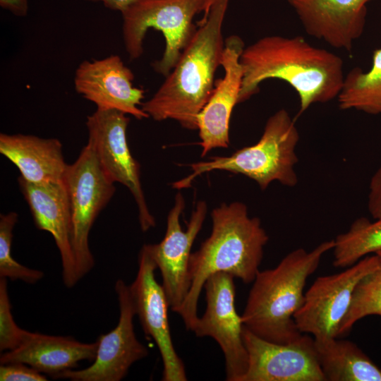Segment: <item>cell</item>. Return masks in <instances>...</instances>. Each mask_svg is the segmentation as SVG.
Masks as SVG:
<instances>
[{
	"label": "cell",
	"instance_id": "1",
	"mask_svg": "<svg viewBox=\"0 0 381 381\" xmlns=\"http://www.w3.org/2000/svg\"><path fill=\"white\" fill-rule=\"evenodd\" d=\"M243 78L238 104L259 91L262 82L279 79L296 92L299 112L337 98L344 80L342 59L310 44L303 37L265 36L244 48Z\"/></svg>",
	"mask_w": 381,
	"mask_h": 381
},
{
	"label": "cell",
	"instance_id": "2",
	"mask_svg": "<svg viewBox=\"0 0 381 381\" xmlns=\"http://www.w3.org/2000/svg\"><path fill=\"white\" fill-rule=\"evenodd\" d=\"M229 1L214 0L164 83L143 102L140 107L149 117L173 119L185 128L198 129V115L213 92L215 72L222 65V30Z\"/></svg>",
	"mask_w": 381,
	"mask_h": 381
},
{
	"label": "cell",
	"instance_id": "3",
	"mask_svg": "<svg viewBox=\"0 0 381 381\" xmlns=\"http://www.w3.org/2000/svg\"><path fill=\"white\" fill-rule=\"evenodd\" d=\"M212 228L189 260L190 286L178 311L185 327L192 331L198 318V302L207 279L213 274L226 272L245 284L253 282L269 239L258 217L248 215L241 202L222 203L211 213Z\"/></svg>",
	"mask_w": 381,
	"mask_h": 381
},
{
	"label": "cell",
	"instance_id": "4",
	"mask_svg": "<svg viewBox=\"0 0 381 381\" xmlns=\"http://www.w3.org/2000/svg\"><path fill=\"white\" fill-rule=\"evenodd\" d=\"M334 245L333 239L310 251L296 248L274 268L259 270L241 315L243 326L274 343L287 344L300 337L303 333L296 326L294 315L304 303L306 281Z\"/></svg>",
	"mask_w": 381,
	"mask_h": 381
},
{
	"label": "cell",
	"instance_id": "5",
	"mask_svg": "<svg viewBox=\"0 0 381 381\" xmlns=\"http://www.w3.org/2000/svg\"><path fill=\"white\" fill-rule=\"evenodd\" d=\"M299 138L294 121L286 109H281L269 117L257 143L230 156H215L208 161L190 164L192 173L174 182L172 186L177 189L188 188L197 176L222 170L254 180L262 190L274 181L294 187L298 183L295 166L298 162L296 147Z\"/></svg>",
	"mask_w": 381,
	"mask_h": 381
},
{
	"label": "cell",
	"instance_id": "6",
	"mask_svg": "<svg viewBox=\"0 0 381 381\" xmlns=\"http://www.w3.org/2000/svg\"><path fill=\"white\" fill-rule=\"evenodd\" d=\"M214 0H135L121 12L122 35L129 58L143 53V42L150 28L160 31L165 39L162 58L152 66L165 77L176 65L183 49L196 30L195 15L206 14Z\"/></svg>",
	"mask_w": 381,
	"mask_h": 381
},
{
	"label": "cell",
	"instance_id": "7",
	"mask_svg": "<svg viewBox=\"0 0 381 381\" xmlns=\"http://www.w3.org/2000/svg\"><path fill=\"white\" fill-rule=\"evenodd\" d=\"M71 221V246L80 279L95 265L89 234L95 220L116 191L103 171L95 150L87 143L77 159L68 164L64 179Z\"/></svg>",
	"mask_w": 381,
	"mask_h": 381
},
{
	"label": "cell",
	"instance_id": "8",
	"mask_svg": "<svg viewBox=\"0 0 381 381\" xmlns=\"http://www.w3.org/2000/svg\"><path fill=\"white\" fill-rule=\"evenodd\" d=\"M130 121L127 114L116 110L96 109L87 116L89 143L109 179L120 183L131 192L137 204L138 220L143 231L155 226L148 210L140 182V166L132 156L126 131Z\"/></svg>",
	"mask_w": 381,
	"mask_h": 381
},
{
	"label": "cell",
	"instance_id": "9",
	"mask_svg": "<svg viewBox=\"0 0 381 381\" xmlns=\"http://www.w3.org/2000/svg\"><path fill=\"white\" fill-rule=\"evenodd\" d=\"M380 264V256L374 253L344 271L318 277L305 292L304 303L294 315L299 331L314 338L338 337L356 286Z\"/></svg>",
	"mask_w": 381,
	"mask_h": 381
},
{
	"label": "cell",
	"instance_id": "10",
	"mask_svg": "<svg viewBox=\"0 0 381 381\" xmlns=\"http://www.w3.org/2000/svg\"><path fill=\"white\" fill-rule=\"evenodd\" d=\"M234 279L231 274L219 272L207 279L206 309L192 331L196 337H210L217 341L225 360L226 380L241 381L247 370L248 356L242 337L241 315L236 309Z\"/></svg>",
	"mask_w": 381,
	"mask_h": 381
},
{
	"label": "cell",
	"instance_id": "11",
	"mask_svg": "<svg viewBox=\"0 0 381 381\" xmlns=\"http://www.w3.org/2000/svg\"><path fill=\"white\" fill-rule=\"evenodd\" d=\"M185 208L183 195L178 193L167 216L164 238L157 244L146 246L159 270L162 286L170 308L178 313L190 289L189 260L193 243L200 231L207 210V204L199 201L193 210L186 230L180 224Z\"/></svg>",
	"mask_w": 381,
	"mask_h": 381
},
{
	"label": "cell",
	"instance_id": "12",
	"mask_svg": "<svg viewBox=\"0 0 381 381\" xmlns=\"http://www.w3.org/2000/svg\"><path fill=\"white\" fill-rule=\"evenodd\" d=\"M120 315L116 327L98 339L97 351L92 365L81 370H68L54 379L73 381H119L131 366L148 356L147 349L136 338L133 318L136 315L130 286L123 280L115 283Z\"/></svg>",
	"mask_w": 381,
	"mask_h": 381
},
{
	"label": "cell",
	"instance_id": "13",
	"mask_svg": "<svg viewBox=\"0 0 381 381\" xmlns=\"http://www.w3.org/2000/svg\"><path fill=\"white\" fill-rule=\"evenodd\" d=\"M242 337L248 363L241 381H325L313 336L303 333L291 342L278 344L243 326Z\"/></svg>",
	"mask_w": 381,
	"mask_h": 381
},
{
	"label": "cell",
	"instance_id": "14",
	"mask_svg": "<svg viewBox=\"0 0 381 381\" xmlns=\"http://www.w3.org/2000/svg\"><path fill=\"white\" fill-rule=\"evenodd\" d=\"M157 268L146 244L138 258V270L129 285L135 313L146 335L158 347L163 363V381H186L185 365L176 351L168 318L169 303L163 288L155 279Z\"/></svg>",
	"mask_w": 381,
	"mask_h": 381
},
{
	"label": "cell",
	"instance_id": "15",
	"mask_svg": "<svg viewBox=\"0 0 381 381\" xmlns=\"http://www.w3.org/2000/svg\"><path fill=\"white\" fill-rule=\"evenodd\" d=\"M134 74L117 55L85 60L75 70L74 87L97 109L116 110L137 119L148 118L141 107L145 91L133 85Z\"/></svg>",
	"mask_w": 381,
	"mask_h": 381
},
{
	"label": "cell",
	"instance_id": "16",
	"mask_svg": "<svg viewBox=\"0 0 381 381\" xmlns=\"http://www.w3.org/2000/svg\"><path fill=\"white\" fill-rule=\"evenodd\" d=\"M244 48L243 41L237 35L224 40L221 65L224 70V77L216 83L197 117L202 157L214 148L229 147L230 118L234 107L238 104L243 78L240 59Z\"/></svg>",
	"mask_w": 381,
	"mask_h": 381
},
{
	"label": "cell",
	"instance_id": "17",
	"mask_svg": "<svg viewBox=\"0 0 381 381\" xmlns=\"http://www.w3.org/2000/svg\"><path fill=\"white\" fill-rule=\"evenodd\" d=\"M19 188L38 229L49 232L59 249L64 284L73 287L79 280L71 246V221L64 181L31 183L21 176Z\"/></svg>",
	"mask_w": 381,
	"mask_h": 381
},
{
	"label": "cell",
	"instance_id": "18",
	"mask_svg": "<svg viewBox=\"0 0 381 381\" xmlns=\"http://www.w3.org/2000/svg\"><path fill=\"white\" fill-rule=\"evenodd\" d=\"M309 35L350 52L363 34L373 0H287Z\"/></svg>",
	"mask_w": 381,
	"mask_h": 381
},
{
	"label": "cell",
	"instance_id": "19",
	"mask_svg": "<svg viewBox=\"0 0 381 381\" xmlns=\"http://www.w3.org/2000/svg\"><path fill=\"white\" fill-rule=\"evenodd\" d=\"M97 347V341L83 343L70 337L27 331L17 348L1 354L0 363H25L54 378L64 371L78 367L80 361H93Z\"/></svg>",
	"mask_w": 381,
	"mask_h": 381
},
{
	"label": "cell",
	"instance_id": "20",
	"mask_svg": "<svg viewBox=\"0 0 381 381\" xmlns=\"http://www.w3.org/2000/svg\"><path fill=\"white\" fill-rule=\"evenodd\" d=\"M0 153L19 170L20 176L31 183L63 181L68 164L62 145L56 138L32 135L0 134Z\"/></svg>",
	"mask_w": 381,
	"mask_h": 381
},
{
	"label": "cell",
	"instance_id": "21",
	"mask_svg": "<svg viewBox=\"0 0 381 381\" xmlns=\"http://www.w3.org/2000/svg\"><path fill=\"white\" fill-rule=\"evenodd\" d=\"M314 346L325 381H381V369L353 342L317 337Z\"/></svg>",
	"mask_w": 381,
	"mask_h": 381
},
{
	"label": "cell",
	"instance_id": "22",
	"mask_svg": "<svg viewBox=\"0 0 381 381\" xmlns=\"http://www.w3.org/2000/svg\"><path fill=\"white\" fill-rule=\"evenodd\" d=\"M372 59L368 71L356 67L344 76L337 98L341 109L381 114V48L374 50Z\"/></svg>",
	"mask_w": 381,
	"mask_h": 381
},
{
	"label": "cell",
	"instance_id": "23",
	"mask_svg": "<svg viewBox=\"0 0 381 381\" xmlns=\"http://www.w3.org/2000/svg\"><path fill=\"white\" fill-rule=\"evenodd\" d=\"M334 242L333 265L339 268L350 267L381 250V219L372 222L359 217L346 232L337 235Z\"/></svg>",
	"mask_w": 381,
	"mask_h": 381
},
{
	"label": "cell",
	"instance_id": "24",
	"mask_svg": "<svg viewBox=\"0 0 381 381\" xmlns=\"http://www.w3.org/2000/svg\"><path fill=\"white\" fill-rule=\"evenodd\" d=\"M375 253L380 258V264L356 286L350 307L340 325L339 337L349 333L358 320L365 317L381 318V250Z\"/></svg>",
	"mask_w": 381,
	"mask_h": 381
},
{
	"label": "cell",
	"instance_id": "25",
	"mask_svg": "<svg viewBox=\"0 0 381 381\" xmlns=\"http://www.w3.org/2000/svg\"><path fill=\"white\" fill-rule=\"evenodd\" d=\"M17 221L16 212L0 215V277L35 284L43 278L44 272L20 264L11 255L13 230Z\"/></svg>",
	"mask_w": 381,
	"mask_h": 381
},
{
	"label": "cell",
	"instance_id": "26",
	"mask_svg": "<svg viewBox=\"0 0 381 381\" xmlns=\"http://www.w3.org/2000/svg\"><path fill=\"white\" fill-rule=\"evenodd\" d=\"M27 330L15 322L7 288L6 278L0 277V351L17 348L23 341Z\"/></svg>",
	"mask_w": 381,
	"mask_h": 381
},
{
	"label": "cell",
	"instance_id": "27",
	"mask_svg": "<svg viewBox=\"0 0 381 381\" xmlns=\"http://www.w3.org/2000/svg\"><path fill=\"white\" fill-rule=\"evenodd\" d=\"M47 377L22 363L1 364V381H47Z\"/></svg>",
	"mask_w": 381,
	"mask_h": 381
},
{
	"label": "cell",
	"instance_id": "28",
	"mask_svg": "<svg viewBox=\"0 0 381 381\" xmlns=\"http://www.w3.org/2000/svg\"><path fill=\"white\" fill-rule=\"evenodd\" d=\"M368 208L375 219H381V165L370 179Z\"/></svg>",
	"mask_w": 381,
	"mask_h": 381
},
{
	"label": "cell",
	"instance_id": "29",
	"mask_svg": "<svg viewBox=\"0 0 381 381\" xmlns=\"http://www.w3.org/2000/svg\"><path fill=\"white\" fill-rule=\"evenodd\" d=\"M0 6L13 15L25 16L28 11V0H0Z\"/></svg>",
	"mask_w": 381,
	"mask_h": 381
},
{
	"label": "cell",
	"instance_id": "30",
	"mask_svg": "<svg viewBox=\"0 0 381 381\" xmlns=\"http://www.w3.org/2000/svg\"><path fill=\"white\" fill-rule=\"evenodd\" d=\"M92 2H101L111 10L118 11L121 13L131 6L135 0H85Z\"/></svg>",
	"mask_w": 381,
	"mask_h": 381
}]
</instances>
